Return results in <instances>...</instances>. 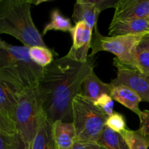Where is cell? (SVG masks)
Masks as SVG:
<instances>
[{
  "mask_svg": "<svg viewBox=\"0 0 149 149\" xmlns=\"http://www.w3.org/2000/svg\"><path fill=\"white\" fill-rule=\"evenodd\" d=\"M94 64L93 56L90 55L87 62L81 63L65 55L45 68L36 88L42 111L51 123L58 120L72 122V100L94 71Z\"/></svg>",
  "mask_w": 149,
  "mask_h": 149,
  "instance_id": "cell-1",
  "label": "cell"
},
{
  "mask_svg": "<svg viewBox=\"0 0 149 149\" xmlns=\"http://www.w3.org/2000/svg\"><path fill=\"white\" fill-rule=\"evenodd\" d=\"M44 69L31 59L29 47L10 45L0 38V79L16 93L36 87Z\"/></svg>",
  "mask_w": 149,
  "mask_h": 149,
  "instance_id": "cell-2",
  "label": "cell"
},
{
  "mask_svg": "<svg viewBox=\"0 0 149 149\" xmlns=\"http://www.w3.org/2000/svg\"><path fill=\"white\" fill-rule=\"evenodd\" d=\"M29 0H2L0 3V35L8 34L23 46L47 47L35 26Z\"/></svg>",
  "mask_w": 149,
  "mask_h": 149,
  "instance_id": "cell-3",
  "label": "cell"
},
{
  "mask_svg": "<svg viewBox=\"0 0 149 149\" xmlns=\"http://www.w3.org/2000/svg\"><path fill=\"white\" fill-rule=\"evenodd\" d=\"M72 115L77 141L97 142L109 116L81 94L73 99Z\"/></svg>",
  "mask_w": 149,
  "mask_h": 149,
  "instance_id": "cell-4",
  "label": "cell"
},
{
  "mask_svg": "<svg viewBox=\"0 0 149 149\" xmlns=\"http://www.w3.org/2000/svg\"><path fill=\"white\" fill-rule=\"evenodd\" d=\"M42 111L36 87L25 89L19 93L15 113L17 135L31 145L37 132Z\"/></svg>",
  "mask_w": 149,
  "mask_h": 149,
  "instance_id": "cell-5",
  "label": "cell"
},
{
  "mask_svg": "<svg viewBox=\"0 0 149 149\" xmlns=\"http://www.w3.org/2000/svg\"><path fill=\"white\" fill-rule=\"evenodd\" d=\"M93 31L90 56L106 51L116 55V58L122 63L135 67L137 48L145 35L104 36L99 32L97 25L95 26Z\"/></svg>",
  "mask_w": 149,
  "mask_h": 149,
  "instance_id": "cell-6",
  "label": "cell"
},
{
  "mask_svg": "<svg viewBox=\"0 0 149 149\" xmlns=\"http://www.w3.org/2000/svg\"><path fill=\"white\" fill-rule=\"evenodd\" d=\"M113 65L117 69V76L111 81V87L126 86L137 93L142 101L149 103V76L135 67L122 63L116 57L113 58Z\"/></svg>",
  "mask_w": 149,
  "mask_h": 149,
  "instance_id": "cell-7",
  "label": "cell"
},
{
  "mask_svg": "<svg viewBox=\"0 0 149 149\" xmlns=\"http://www.w3.org/2000/svg\"><path fill=\"white\" fill-rule=\"evenodd\" d=\"M93 31L84 22L76 23L71 32L73 44L67 57L77 62L86 63L89 59L88 52L91 48Z\"/></svg>",
  "mask_w": 149,
  "mask_h": 149,
  "instance_id": "cell-8",
  "label": "cell"
},
{
  "mask_svg": "<svg viewBox=\"0 0 149 149\" xmlns=\"http://www.w3.org/2000/svg\"><path fill=\"white\" fill-rule=\"evenodd\" d=\"M18 94L0 79V117L13 135H17L15 113Z\"/></svg>",
  "mask_w": 149,
  "mask_h": 149,
  "instance_id": "cell-9",
  "label": "cell"
},
{
  "mask_svg": "<svg viewBox=\"0 0 149 149\" xmlns=\"http://www.w3.org/2000/svg\"><path fill=\"white\" fill-rule=\"evenodd\" d=\"M112 20L149 19V0H118Z\"/></svg>",
  "mask_w": 149,
  "mask_h": 149,
  "instance_id": "cell-10",
  "label": "cell"
},
{
  "mask_svg": "<svg viewBox=\"0 0 149 149\" xmlns=\"http://www.w3.org/2000/svg\"><path fill=\"white\" fill-rule=\"evenodd\" d=\"M149 33V19H122L112 20L109 28V36L146 35Z\"/></svg>",
  "mask_w": 149,
  "mask_h": 149,
  "instance_id": "cell-11",
  "label": "cell"
},
{
  "mask_svg": "<svg viewBox=\"0 0 149 149\" xmlns=\"http://www.w3.org/2000/svg\"><path fill=\"white\" fill-rule=\"evenodd\" d=\"M52 135L55 149H71L77 141L73 122L58 120L52 123Z\"/></svg>",
  "mask_w": 149,
  "mask_h": 149,
  "instance_id": "cell-12",
  "label": "cell"
},
{
  "mask_svg": "<svg viewBox=\"0 0 149 149\" xmlns=\"http://www.w3.org/2000/svg\"><path fill=\"white\" fill-rule=\"evenodd\" d=\"M100 13L92 0H78L74 4L72 18L75 24L82 21L92 29H94Z\"/></svg>",
  "mask_w": 149,
  "mask_h": 149,
  "instance_id": "cell-13",
  "label": "cell"
},
{
  "mask_svg": "<svg viewBox=\"0 0 149 149\" xmlns=\"http://www.w3.org/2000/svg\"><path fill=\"white\" fill-rule=\"evenodd\" d=\"M109 95L113 100L119 102L138 116L141 115L142 111L140 109L139 103L142 100L137 93L129 87L124 85L113 86L111 87Z\"/></svg>",
  "mask_w": 149,
  "mask_h": 149,
  "instance_id": "cell-14",
  "label": "cell"
},
{
  "mask_svg": "<svg viewBox=\"0 0 149 149\" xmlns=\"http://www.w3.org/2000/svg\"><path fill=\"white\" fill-rule=\"evenodd\" d=\"M111 89L110 83L102 81L93 71L83 82L79 94L94 103L102 95L110 94Z\"/></svg>",
  "mask_w": 149,
  "mask_h": 149,
  "instance_id": "cell-15",
  "label": "cell"
},
{
  "mask_svg": "<svg viewBox=\"0 0 149 149\" xmlns=\"http://www.w3.org/2000/svg\"><path fill=\"white\" fill-rule=\"evenodd\" d=\"M31 149H55L52 135V123L42 113L36 135L31 144Z\"/></svg>",
  "mask_w": 149,
  "mask_h": 149,
  "instance_id": "cell-16",
  "label": "cell"
},
{
  "mask_svg": "<svg viewBox=\"0 0 149 149\" xmlns=\"http://www.w3.org/2000/svg\"><path fill=\"white\" fill-rule=\"evenodd\" d=\"M97 143L106 149H129L126 141L120 133L105 126Z\"/></svg>",
  "mask_w": 149,
  "mask_h": 149,
  "instance_id": "cell-17",
  "label": "cell"
},
{
  "mask_svg": "<svg viewBox=\"0 0 149 149\" xmlns=\"http://www.w3.org/2000/svg\"><path fill=\"white\" fill-rule=\"evenodd\" d=\"M73 29L71 19L63 15L58 9H54L50 14V20L45 25L42 34L45 35L50 31H60L71 33Z\"/></svg>",
  "mask_w": 149,
  "mask_h": 149,
  "instance_id": "cell-18",
  "label": "cell"
},
{
  "mask_svg": "<svg viewBox=\"0 0 149 149\" xmlns=\"http://www.w3.org/2000/svg\"><path fill=\"white\" fill-rule=\"evenodd\" d=\"M126 141L129 149H148L149 136L143 133L139 129L131 130L126 129L120 133Z\"/></svg>",
  "mask_w": 149,
  "mask_h": 149,
  "instance_id": "cell-19",
  "label": "cell"
},
{
  "mask_svg": "<svg viewBox=\"0 0 149 149\" xmlns=\"http://www.w3.org/2000/svg\"><path fill=\"white\" fill-rule=\"evenodd\" d=\"M54 55H57V54L55 52H52L47 47L33 46L29 47L31 59L42 68H45L49 66L55 61Z\"/></svg>",
  "mask_w": 149,
  "mask_h": 149,
  "instance_id": "cell-20",
  "label": "cell"
},
{
  "mask_svg": "<svg viewBox=\"0 0 149 149\" xmlns=\"http://www.w3.org/2000/svg\"><path fill=\"white\" fill-rule=\"evenodd\" d=\"M106 125L118 133H122L127 129V123L125 116L118 112H113V114L108 117Z\"/></svg>",
  "mask_w": 149,
  "mask_h": 149,
  "instance_id": "cell-21",
  "label": "cell"
},
{
  "mask_svg": "<svg viewBox=\"0 0 149 149\" xmlns=\"http://www.w3.org/2000/svg\"><path fill=\"white\" fill-rule=\"evenodd\" d=\"M141 72L149 76V51L137 48L135 53V65Z\"/></svg>",
  "mask_w": 149,
  "mask_h": 149,
  "instance_id": "cell-22",
  "label": "cell"
},
{
  "mask_svg": "<svg viewBox=\"0 0 149 149\" xmlns=\"http://www.w3.org/2000/svg\"><path fill=\"white\" fill-rule=\"evenodd\" d=\"M94 104L109 116L113 114V100L109 94L102 95L95 102H94Z\"/></svg>",
  "mask_w": 149,
  "mask_h": 149,
  "instance_id": "cell-23",
  "label": "cell"
},
{
  "mask_svg": "<svg viewBox=\"0 0 149 149\" xmlns=\"http://www.w3.org/2000/svg\"><path fill=\"white\" fill-rule=\"evenodd\" d=\"M16 135L0 133V149H15Z\"/></svg>",
  "mask_w": 149,
  "mask_h": 149,
  "instance_id": "cell-24",
  "label": "cell"
},
{
  "mask_svg": "<svg viewBox=\"0 0 149 149\" xmlns=\"http://www.w3.org/2000/svg\"><path fill=\"white\" fill-rule=\"evenodd\" d=\"M140 118L139 130L145 135L149 136V111H142Z\"/></svg>",
  "mask_w": 149,
  "mask_h": 149,
  "instance_id": "cell-25",
  "label": "cell"
},
{
  "mask_svg": "<svg viewBox=\"0 0 149 149\" xmlns=\"http://www.w3.org/2000/svg\"><path fill=\"white\" fill-rule=\"evenodd\" d=\"M71 149H106L97 142H79L76 141Z\"/></svg>",
  "mask_w": 149,
  "mask_h": 149,
  "instance_id": "cell-26",
  "label": "cell"
},
{
  "mask_svg": "<svg viewBox=\"0 0 149 149\" xmlns=\"http://www.w3.org/2000/svg\"><path fill=\"white\" fill-rule=\"evenodd\" d=\"M92 1L100 13L106 9L115 7L117 3V1L116 0H92Z\"/></svg>",
  "mask_w": 149,
  "mask_h": 149,
  "instance_id": "cell-27",
  "label": "cell"
},
{
  "mask_svg": "<svg viewBox=\"0 0 149 149\" xmlns=\"http://www.w3.org/2000/svg\"><path fill=\"white\" fill-rule=\"evenodd\" d=\"M15 149H31V145L26 143L18 135H16L15 148Z\"/></svg>",
  "mask_w": 149,
  "mask_h": 149,
  "instance_id": "cell-28",
  "label": "cell"
},
{
  "mask_svg": "<svg viewBox=\"0 0 149 149\" xmlns=\"http://www.w3.org/2000/svg\"><path fill=\"white\" fill-rule=\"evenodd\" d=\"M138 47L140 48V49H146V50L149 51V33L146 34L142 38Z\"/></svg>",
  "mask_w": 149,
  "mask_h": 149,
  "instance_id": "cell-29",
  "label": "cell"
},
{
  "mask_svg": "<svg viewBox=\"0 0 149 149\" xmlns=\"http://www.w3.org/2000/svg\"><path fill=\"white\" fill-rule=\"evenodd\" d=\"M0 133H4V134H8V135H13L11 132H10L8 129H7V127L5 126V125L4 124L3 121L1 120V117H0Z\"/></svg>",
  "mask_w": 149,
  "mask_h": 149,
  "instance_id": "cell-30",
  "label": "cell"
},
{
  "mask_svg": "<svg viewBox=\"0 0 149 149\" xmlns=\"http://www.w3.org/2000/svg\"><path fill=\"white\" fill-rule=\"evenodd\" d=\"M1 1H2V0H0V3H1Z\"/></svg>",
  "mask_w": 149,
  "mask_h": 149,
  "instance_id": "cell-31",
  "label": "cell"
}]
</instances>
